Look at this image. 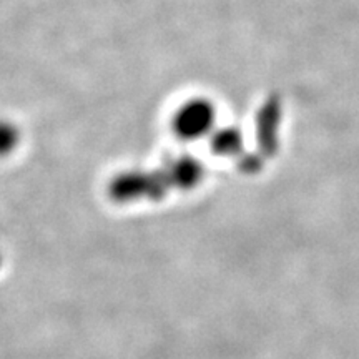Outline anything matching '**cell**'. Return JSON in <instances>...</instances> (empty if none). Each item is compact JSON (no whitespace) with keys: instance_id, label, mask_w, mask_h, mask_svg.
Segmentation results:
<instances>
[{"instance_id":"obj_1","label":"cell","mask_w":359,"mask_h":359,"mask_svg":"<svg viewBox=\"0 0 359 359\" xmlns=\"http://www.w3.org/2000/svg\"><path fill=\"white\" fill-rule=\"evenodd\" d=\"M210 120H212V111L208 107L191 105L180 114L177 125L183 137H198L208 127Z\"/></svg>"},{"instance_id":"obj_2","label":"cell","mask_w":359,"mask_h":359,"mask_svg":"<svg viewBox=\"0 0 359 359\" xmlns=\"http://www.w3.org/2000/svg\"><path fill=\"white\" fill-rule=\"evenodd\" d=\"M17 143V132L11 125L0 123V155L11 151Z\"/></svg>"}]
</instances>
